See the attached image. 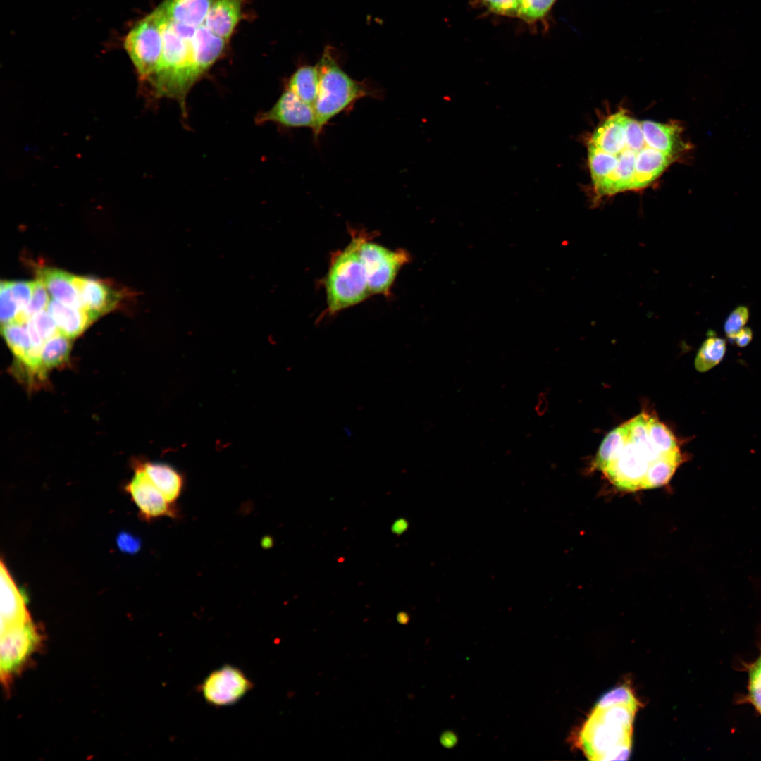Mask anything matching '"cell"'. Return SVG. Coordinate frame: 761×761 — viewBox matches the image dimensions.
I'll use <instances>...</instances> for the list:
<instances>
[{
    "mask_svg": "<svg viewBox=\"0 0 761 761\" xmlns=\"http://www.w3.org/2000/svg\"><path fill=\"white\" fill-rule=\"evenodd\" d=\"M676 123L638 120L619 110L605 118L587 141L588 164L598 197L652 185L693 145Z\"/></svg>",
    "mask_w": 761,
    "mask_h": 761,
    "instance_id": "cell-1",
    "label": "cell"
},
{
    "mask_svg": "<svg viewBox=\"0 0 761 761\" xmlns=\"http://www.w3.org/2000/svg\"><path fill=\"white\" fill-rule=\"evenodd\" d=\"M650 418L642 412L612 430L598 449L596 468L621 490L664 485L682 462L673 437Z\"/></svg>",
    "mask_w": 761,
    "mask_h": 761,
    "instance_id": "cell-2",
    "label": "cell"
},
{
    "mask_svg": "<svg viewBox=\"0 0 761 761\" xmlns=\"http://www.w3.org/2000/svg\"><path fill=\"white\" fill-rule=\"evenodd\" d=\"M637 706H595L580 730L576 744L592 760H625L631 749Z\"/></svg>",
    "mask_w": 761,
    "mask_h": 761,
    "instance_id": "cell-3",
    "label": "cell"
},
{
    "mask_svg": "<svg viewBox=\"0 0 761 761\" xmlns=\"http://www.w3.org/2000/svg\"><path fill=\"white\" fill-rule=\"evenodd\" d=\"M369 237L354 232L347 245L333 254L324 280L327 311L331 315L371 296L360 256L361 244Z\"/></svg>",
    "mask_w": 761,
    "mask_h": 761,
    "instance_id": "cell-4",
    "label": "cell"
},
{
    "mask_svg": "<svg viewBox=\"0 0 761 761\" xmlns=\"http://www.w3.org/2000/svg\"><path fill=\"white\" fill-rule=\"evenodd\" d=\"M319 87L314 105L316 116L315 137L319 135L331 119L347 109L357 100L373 94L366 84L357 81L346 73L326 47L316 64Z\"/></svg>",
    "mask_w": 761,
    "mask_h": 761,
    "instance_id": "cell-5",
    "label": "cell"
},
{
    "mask_svg": "<svg viewBox=\"0 0 761 761\" xmlns=\"http://www.w3.org/2000/svg\"><path fill=\"white\" fill-rule=\"evenodd\" d=\"M124 47L141 78L149 81L159 67L163 48L161 20L156 9L132 28Z\"/></svg>",
    "mask_w": 761,
    "mask_h": 761,
    "instance_id": "cell-6",
    "label": "cell"
},
{
    "mask_svg": "<svg viewBox=\"0 0 761 761\" xmlns=\"http://www.w3.org/2000/svg\"><path fill=\"white\" fill-rule=\"evenodd\" d=\"M360 256L371 295H389L399 271L411 261L407 250L390 249L371 241V237L361 244Z\"/></svg>",
    "mask_w": 761,
    "mask_h": 761,
    "instance_id": "cell-7",
    "label": "cell"
},
{
    "mask_svg": "<svg viewBox=\"0 0 761 761\" xmlns=\"http://www.w3.org/2000/svg\"><path fill=\"white\" fill-rule=\"evenodd\" d=\"M40 641L31 619L1 631V676L5 684L21 670Z\"/></svg>",
    "mask_w": 761,
    "mask_h": 761,
    "instance_id": "cell-8",
    "label": "cell"
},
{
    "mask_svg": "<svg viewBox=\"0 0 761 761\" xmlns=\"http://www.w3.org/2000/svg\"><path fill=\"white\" fill-rule=\"evenodd\" d=\"M253 687L242 670L226 664L211 672L199 688L208 704L223 707L236 703Z\"/></svg>",
    "mask_w": 761,
    "mask_h": 761,
    "instance_id": "cell-9",
    "label": "cell"
},
{
    "mask_svg": "<svg viewBox=\"0 0 761 761\" xmlns=\"http://www.w3.org/2000/svg\"><path fill=\"white\" fill-rule=\"evenodd\" d=\"M126 491L139 509L141 517L151 520L163 516L175 518L178 512L147 476L142 466L136 469Z\"/></svg>",
    "mask_w": 761,
    "mask_h": 761,
    "instance_id": "cell-10",
    "label": "cell"
},
{
    "mask_svg": "<svg viewBox=\"0 0 761 761\" xmlns=\"http://www.w3.org/2000/svg\"><path fill=\"white\" fill-rule=\"evenodd\" d=\"M274 123L286 128H316L314 107L285 89L275 104L267 111L259 113L255 118L256 124Z\"/></svg>",
    "mask_w": 761,
    "mask_h": 761,
    "instance_id": "cell-11",
    "label": "cell"
},
{
    "mask_svg": "<svg viewBox=\"0 0 761 761\" xmlns=\"http://www.w3.org/2000/svg\"><path fill=\"white\" fill-rule=\"evenodd\" d=\"M72 280L93 321L113 310L121 299L120 293L101 280L73 275Z\"/></svg>",
    "mask_w": 761,
    "mask_h": 761,
    "instance_id": "cell-12",
    "label": "cell"
},
{
    "mask_svg": "<svg viewBox=\"0 0 761 761\" xmlns=\"http://www.w3.org/2000/svg\"><path fill=\"white\" fill-rule=\"evenodd\" d=\"M1 334L13 355L28 372L44 377L42 349L34 346L26 323L13 321L1 326Z\"/></svg>",
    "mask_w": 761,
    "mask_h": 761,
    "instance_id": "cell-13",
    "label": "cell"
},
{
    "mask_svg": "<svg viewBox=\"0 0 761 761\" xmlns=\"http://www.w3.org/2000/svg\"><path fill=\"white\" fill-rule=\"evenodd\" d=\"M226 41L212 33L204 24L197 27L191 41L193 69L197 80L219 58Z\"/></svg>",
    "mask_w": 761,
    "mask_h": 761,
    "instance_id": "cell-14",
    "label": "cell"
},
{
    "mask_svg": "<svg viewBox=\"0 0 761 761\" xmlns=\"http://www.w3.org/2000/svg\"><path fill=\"white\" fill-rule=\"evenodd\" d=\"M24 598L4 563L1 564V631L30 620Z\"/></svg>",
    "mask_w": 761,
    "mask_h": 761,
    "instance_id": "cell-15",
    "label": "cell"
},
{
    "mask_svg": "<svg viewBox=\"0 0 761 761\" xmlns=\"http://www.w3.org/2000/svg\"><path fill=\"white\" fill-rule=\"evenodd\" d=\"M217 0H165L157 8L169 21L192 27L204 24Z\"/></svg>",
    "mask_w": 761,
    "mask_h": 761,
    "instance_id": "cell-16",
    "label": "cell"
},
{
    "mask_svg": "<svg viewBox=\"0 0 761 761\" xmlns=\"http://www.w3.org/2000/svg\"><path fill=\"white\" fill-rule=\"evenodd\" d=\"M242 0H217L204 24L214 35L228 40L242 18Z\"/></svg>",
    "mask_w": 761,
    "mask_h": 761,
    "instance_id": "cell-17",
    "label": "cell"
},
{
    "mask_svg": "<svg viewBox=\"0 0 761 761\" xmlns=\"http://www.w3.org/2000/svg\"><path fill=\"white\" fill-rule=\"evenodd\" d=\"M72 277V274L56 268H44L38 271V278L43 281L55 300L72 307L84 309Z\"/></svg>",
    "mask_w": 761,
    "mask_h": 761,
    "instance_id": "cell-18",
    "label": "cell"
},
{
    "mask_svg": "<svg viewBox=\"0 0 761 761\" xmlns=\"http://www.w3.org/2000/svg\"><path fill=\"white\" fill-rule=\"evenodd\" d=\"M47 309L59 332L70 338L80 335L94 321L85 309L72 307L55 299H50Z\"/></svg>",
    "mask_w": 761,
    "mask_h": 761,
    "instance_id": "cell-19",
    "label": "cell"
},
{
    "mask_svg": "<svg viewBox=\"0 0 761 761\" xmlns=\"http://www.w3.org/2000/svg\"><path fill=\"white\" fill-rule=\"evenodd\" d=\"M141 466L166 500L175 505L183 489L182 476L176 469L166 464L145 462Z\"/></svg>",
    "mask_w": 761,
    "mask_h": 761,
    "instance_id": "cell-20",
    "label": "cell"
},
{
    "mask_svg": "<svg viewBox=\"0 0 761 761\" xmlns=\"http://www.w3.org/2000/svg\"><path fill=\"white\" fill-rule=\"evenodd\" d=\"M319 87V73L316 64L298 68L289 78L286 89L294 93L304 103L312 106L317 98Z\"/></svg>",
    "mask_w": 761,
    "mask_h": 761,
    "instance_id": "cell-21",
    "label": "cell"
},
{
    "mask_svg": "<svg viewBox=\"0 0 761 761\" xmlns=\"http://www.w3.org/2000/svg\"><path fill=\"white\" fill-rule=\"evenodd\" d=\"M726 350L724 339L710 335L701 345L696 354L694 366L699 372H707L719 364Z\"/></svg>",
    "mask_w": 761,
    "mask_h": 761,
    "instance_id": "cell-22",
    "label": "cell"
},
{
    "mask_svg": "<svg viewBox=\"0 0 761 761\" xmlns=\"http://www.w3.org/2000/svg\"><path fill=\"white\" fill-rule=\"evenodd\" d=\"M70 339L58 333L44 342L41 351V362L45 371L58 366L67 361L71 348Z\"/></svg>",
    "mask_w": 761,
    "mask_h": 761,
    "instance_id": "cell-23",
    "label": "cell"
},
{
    "mask_svg": "<svg viewBox=\"0 0 761 761\" xmlns=\"http://www.w3.org/2000/svg\"><path fill=\"white\" fill-rule=\"evenodd\" d=\"M47 291L43 281L37 278L34 281V289L30 302L25 311L18 316L16 321L26 323L33 315L45 310L50 301Z\"/></svg>",
    "mask_w": 761,
    "mask_h": 761,
    "instance_id": "cell-24",
    "label": "cell"
},
{
    "mask_svg": "<svg viewBox=\"0 0 761 761\" xmlns=\"http://www.w3.org/2000/svg\"><path fill=\"white\" fill-rule=\"evenodd\" d=\"M556 0H518L517 17L531 23L545 17Z\"/></svg>",
    "mask_w": 761,
    "mask_h": 761,
    "instance_id": "cell-25",
    "label": "cell"
},
{
    "mask_svg": "<svg viewBox=\"0 0 761 761\" xmlns=\"http://www.w3.org/2000/svg\"><path fill=\"white\" fill-rule=\"evenodd\" d=\"M0 318L1 325L16 321L20 313L19 307L13 297L8 281H1L0 285Z\"/></svg>",
    "mask_w": 761,
    "mask_h": 761,
    "instance_id": "cell-26",
    "label": "cell"
},
{
    "mask_svg": "<svg viewBox=\"0 0 761 761\" xmlns=\"http://www.w3.org/2000/svg\"><path fill=\"white\" fill-rule=\"evenodd\" d=\"M613 705H640L631 688L626 685L616 687L604 694L595 706L606 707Z\"/></svg>",
    "mask_w": 761,
    "mask_h": 761,
    "instance_id": "cell-27",
    "label": "cell"
},
{
    "mask_svg": "<svg viewBox=\"0 0 761 761\" xmlns=\"http://www.w3.org/2000/svg\"><path fill=\"white\" fill-rule=\"evenodd\" d=\"M749 318V310L745 306H739L729 315L724 325L725 334L731 340L744 327Z\"/></svg>",
    "mask_w": 761,
    "mask_h": 761,
    "instance_id": "cell-28",
    "label": "cell"
},
{
    "mask_svg": "<svg viewBox=\"0 0 761 761\" xmlns=\"http://www.w3.org/2000/svg\"><path fill=\"white\" fill-rule=\"evenodd\" d=\"M37 333L43 341L60 333L54 318L47 310L39 311L31 318Z\"/></svg>",
    "mask_w": 761,
    "mask_h": 761,
    "instance_id": "cell-29",
    "label": "cell"
},
{
    "mask_svg": "<svg viewBox=\"0 0 761 761\" xmlns=\"http://www.w3.org/2000/svg\"><path fill=\"white\" fill-rule=\"evenodd\" d=\"M749 693L752 703L761 714V655L750 669Z\"/></svg>",
    "mask_w": 761,
    "mask_h": 761,
    "instance_id": "cell-30",
    "label": "cell"
},
{
    "mask_svg": "<svg viewBox=\"0 0 761 761\" xmlns=\"http://www.w3.org/2000/svg\"><path fill=\"white\" fill-rule=\"evenodd\" d=\"M8 282L11 293L19 307L20 311V316L25 311L30 302L34 289V281Z\"/></svg>",
    "mask_w": 761,
    "mask_h": 761,
    "instance_id": "cell-31",
    "label": "cell"
},
{
    "mask_svg": "<svg viewBox=\"0 0 761 761\" xmlns=\"http://www.w3.org/2000/svg\"><path fill=\"white\" fill-rule=\"evenodd\" d=\"M491 12L509 17H517L518 0H481Z\"/></svg>",
    "mask_w": 761,
    "mask_h": 761,
    "instance_id": "cell-32",
    "label": "cell"
},
{
    "mask_svg": "<svg viewBox=\"0 0 761 761\" xmlns=\"http://www.w3.org/2000/svg\"><path fill=\"white\" fill-rule=\"evenodd\" d=\"M116 544L120 551L128 554L136 553L141 546L139 538L125 531L120 532L117 536Z\"/></svg>",
    "mask_w": 761,
    "mask_h": 761,
    "instance_id": "cell-33",
    "label": "cell"
},
{
    "mask_svg": "<svg viewBox=\"0 0 761 761\" xmlns=\"http://www.w3.org/2000/svg\"><path fill=\"white\" fill-rule=\"evenodd\" d=\"M753 338V332L748 327L741 328L729 341L739 347L747 346Z\"/></svg>",
    "mask_w": 761,
    "mask_h": 761,
    "instance_id": "cell-34",
    "label": "cell"
},
{
    "mask_svg": "<svg viewBox=\"0 0 761 761\" xmlns=\"http://www.w3.org/2000/svg\"><path fill=\"white\" fill-rule=\"evenodd\" d=\"M458 738L457 734L452 731H446L443 732L440 737V742L441 745L446 748H452L457 743Z\"/></svg>",
    "mask_w": 761,
    "mask_h": 761,
    "instance_id": "cell-35",
    "label": "cell"
},
{
    "mask_svg": "<svg viewBox=\"0 0 761 761\" xmlns=\"http://www.w3.org/2000/svg\"><path fill=\"white\" fill-rule=\"evenodd\" d=\"M408 524L404 519L397 520L392 525V531L395 534H401L407 528Z\"/></svg>",
    "mask_w": 761,
    "mask_h": 761,
    "instance_id": "cell-36",
    "label": "cell"
},
{
    "mask_svg": "<svg viewBox=\"0 0 761 761\" xmlns=\"http://www.w3.org/2000/svg\"><path fill=\"white\" fill-rule=\"evenodd\" d=\"M397 620L401 624H407L409 622V617L406 612H401L398 613Z\"/></svg>",
    "mask_w": 761,
    "mask_h": 761,
    "instance_id": "cell-37",
    "label": "cell"
}]
</instances>
